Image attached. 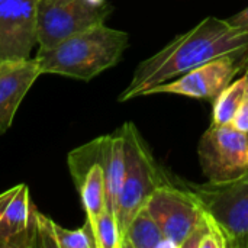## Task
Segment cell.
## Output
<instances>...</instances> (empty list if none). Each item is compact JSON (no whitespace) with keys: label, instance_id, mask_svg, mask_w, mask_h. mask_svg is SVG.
<instances>
[{"label":"cell","instance_id":"1","mask_svg":"<svg viewBox=\"0 0 248 248\" xmlns=\"http://www.w3.org/2000/svg\"><path fill=\"white\" fill-rule=\"evenodd\" d=\"M248 51V32L234 28L227 19L208 16L195 28L176 36L169 45L141 61L119 102L141 97L147 90L228 54Z\"/></svg>","mask_w":248,"mask_h":248},{"label":"cell","instance_id":"2","mask_svg":"<svg viewBox=\"0 0 248 248\" xmlns=\"http://www.w3.org/2000/svg\"><path fill=\"white\" fill-rule=\"evenodd\" d=\"M128 44L126 32L102 23L76 33L52 48H39L35 60L42 74L89 81L116 65Z\"/></svg>","mask_w":248,"mask_h":248},{"label":"cell","instance_id":"3","mask_svg":"<svg viewBox=\"0 0 248 248\" xmlns=\"http://www.w3.org/2000/svg\"><path fill=\"white\" fill-rule=\"evenodd\" d=\"M125 137V174L118 199L116 222L121 234V246L125 230L134 217L145 208L157 187L169 183L132 122L122 125Z\"/></svg>","mask_w":248,"mask_h":248},{"label":"cell","instance_id":"4","mask_svg":"<svg viewBox=\"0 0 248 248\" xmlns=\"http://www.w3.org/2000/svg\"><path fill=\"white\" fill-rule=\"evenodd\" d=\"M112 7L93 0H38L36 41L41 49L105 23Z\"/></svg>","mask_w":248,"mask_h":248},{"label":"cell","instance_id":"5","mask_svg":"<svg viewBox=\"0 0 248 248\" xmlns=\"http://www.w3.org/2000/svg\"><path fill=\"white\" fill-rule=\"evenodd\" d=\"M199 161L211 183L240 179L248 173V134L228 125H211L199 142Z\"/></svg>","mask_w":248,"mask_h":248},{"label":"cell","instance_id":"6","mask_svg":"<svg viewBox=\"0 0 248 248\" xmlns=\"http://www.w3.org/2000/svg\"><path fill=\"white\" fill-rule=\"evenodd\" d=\"M145 209L161 228L171 248H183L203 218V206L193 190L166 183L155 189Z\"/></svg>","mask_w":248,"mask_h":248},{"label":"cell","instance_id":"7","mask_svg":"<svg viewBox=\"0 0 248 248\" xmlns=\"http://www.w3.org/2000/svg\"><path fill=\"white\" fill-rule=\"evenodd\" d=\"M190 190L221 225L230 247L248 246V173L231 182L192 186Z\"/></svg>","mask_w":248,"mask_h":248},{"label":"cell","instance_id":"8","mask_svg":"<svg viewBox=\"0 0 248 248\" xmlns=\"http://www.w3.org/2000/svg\"><path fill=\"white\" fill-rule=\"evenodd\" d=\"M67 164L76 189L80 195L86 219L90 225L106 208L103 137L87 142L67 155Z\"/></svg>","mask_w":248,"mask_h":248},{"label":"cell","instance_id":"9","mask_svg":"<svg viewBox=\"0 0 248 248\" xmlns=\"http://www.w3.org/2000/svg\"><path fill=\"white\" fill-rule=\"evenodd\" d=\"M38 217L26 185L0 193V248H39Z\"/></svg>","mask_w":248,"mask_h":248},{"label":"cell","instance_id":"10","mask_svg":"<svg viewBox=\"0 0 248 248\" xmlns=\"http://www.w3.org/2000/svg\"><path fill=\"white\" fill-rule=\"evenodd\" d=\"M237 62V54H228L215 58L203 65L187 71L173 81H166L151 87L141 97L158 93H169L214 102L237 74L240 68Z\"/></svg>","mask_w":248,"mask_h":248},{"label":"cell","instance_id":"11","mask_svg":"<svg viewBox=\"0 0 248 248\" xmlns=\"http://www.w3.org/2000/svg\"><path fill=\"white\" fill-rule=\"evenodd\" d=\"M38 0H0V61L31 58Z\"/></svg>","mask_w":248,"mask_h":248},{"label":"cell","instance_id":"12","mask_svg":"<svg viewBox=\"0 0 248 248\" xmlns=\"http://www.w3.org/2000/svg\"><path fill=\"white\" fill-rule=\"evenodd\" d=\"M41 74L35 58L0 61V135L12 126L19 105Z\"/></svg>","mask_w":248,"mask_h":248},{"label":"cell","instance_id":"13","mask_svg":"<svg viewBox=\"0 0 248 248\" xmlns=\"http://www.w3.org/2000/svg\"><path fill=\"white\" fill-rule=\"evenodd\" d=\"M103 169L106 209L115 215L125 174V137L122 128L103 137Z\"/></svg>","mask_w":248,"mask_h":248},{"label":"cell","instance_id":"14","mask_svg":"<svg viewBox=\"0 0 248 248\" xmlns=\"http://www.w3.org/2000/svg\"><path fill=\"white\" fill-rule=\"evenodd\" d=\"M171 247L155 219L144 208L129 222L122 237L121 248Z\"/></svg>","mask_w":248,"mask_h":248},{"label":"cell","instance_id":"15","mask_svg":"<svg viewBox=\"0 0 248 248\" xmlns=\"http://www.w3.org/2000/svg\"><path fill=\"white\" fill-rule=\"evenodd\" d=\"M248 96L247 77L243 76L232 80L214 100L212 125H228L231 124L237 109Z\"/></svg>","mask_w":248,"mask_h":248},{"label":"cell","instance_id":"16","mask_svg":"<svg viewBox=\"0 0 248 248\" xmlns=\"http://www.w3.org/2000/svg\"><path fill=\"white\" fill-rule=\"evenodd\" d=\"M230 241L217 219L203 208V218L198 230L187 238L183 248H227Z\"/></svg>","mask_w":248,"mask_h":248},{"label":"cell","instance_id":"17","mask_svg":"<svg viewBox=\"0 0 248 248\" xmlns=\"http://www.w3.org/2000/svg\"><path fill=\"white\" fill-rule=\"evenodd\" d=\"M52 232L57 248H96L92 225L86 219V224L78 230H65L52 222Z\"/></svg>","mask_w":248,"mask_h":248},{"label":"cell","instance_id":"18","mask_svg":"<svg viewBox=\"0 0 248 248\" xmlns=\"http://www.w3.org/2000/svg\"><path fill=\"white\" fill-rule=\"evenodd\" d=\"M96 248H121V234L113 214L106 208L92 225Z\"/></svg>","mask_w":248,"mask_h":248},{"label":"cell","instance_id":"19","mask_svg":"<svg viewBox=\"0 0 248 248\" xmlns=\"http://www.w3.org/2000/svg\"><path fill=\"white\" fill-rule=\"evenodd\" d=\"M231 125L235 129H238L244 134H248V96L243 100L240 108L237 109V112L231 121Z\"/></svg>","mask_w":248,"mask_h":248},{"label":"cell","instance_id":"20","mask_svg":"<svg viewBox=\"0 0 248 248\" xmlns=\"http://www.w3.org/2000/svg\"><path fill=\"white\" fill-rule=\"evenodd\" d=\"M227 20H228V23L232 25L234 28L248 32V7H246V9L241 10V12H238L237 15L228 17Z\"/></svg>","mask_w":248,"mask_h":248},{"label":"cell","instance_id":"21","mask_svg":"<svg viewBox=\"0 0 248 248\" xmlns=\"http://www.w3.org/2000/svg\"><path fill=\"white\" fill-rule=\"evenodd\" d=\"M244 76H246V77H247V81H248V68H247V73H246V74H244Z\"/></svg>","mask_w":248,"mask_h":248}]
</instances>
